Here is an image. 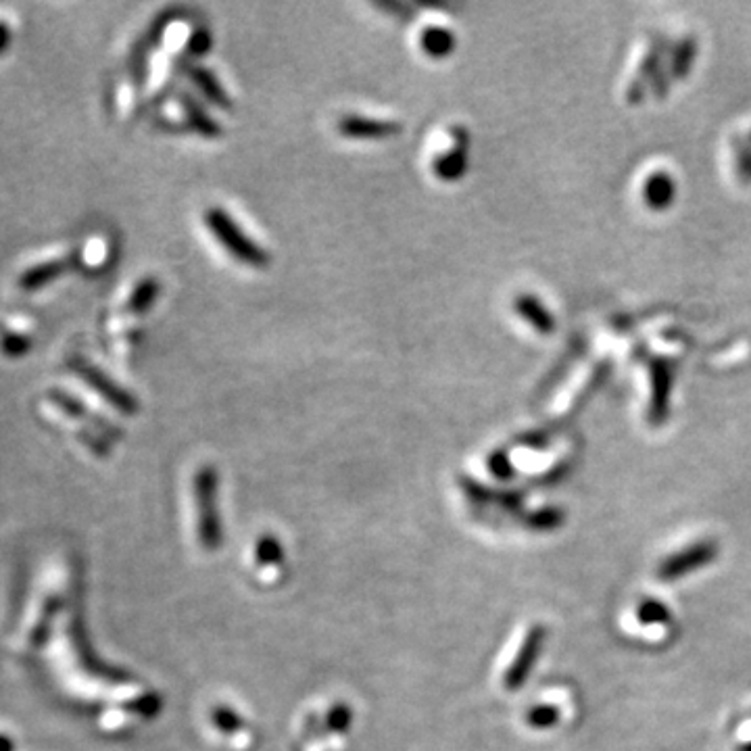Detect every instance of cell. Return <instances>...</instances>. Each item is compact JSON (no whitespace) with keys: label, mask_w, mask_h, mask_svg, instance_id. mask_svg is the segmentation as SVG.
Masks as SVG:
<instances>
[{"label":"cell","mask_w":751,"mask_h":751,"mask_svg":"<svg viewBox=\"0 0 751 751\" xmlns=\"http://www.w3.org/2000/svg\"><path fill=\"white\" fill-rule=\"evenodd\" d=\"M159 290H161L159 280H155V278L142 280V282L136 286V290L132 293V297H130V311H134V313H142V311H147L149 307H153V303H155L157 297H159Z\"/></svg>","instance_id":"cell-8"},{"label":"cell","mask_w":751,"mask_h":751,"mask_svg":"<svg viewBox=\"0 0 751 751\" xmlns=\"http://www.w3.org/2000/svg\"><path fill=\"white\" fill-rule=\"evenodd\" d=\"M714 555V547L712 545H695L691 549H687L685 553H678L674 557H670L668 562L662 564V570H660V576L662 578H676V576H683L687 572H691L697 564H706L712 560Z\"/></svg>","instance_id":"cell-4"},{"label":"cell","mask_w":751,"mask_h":751,"mask_svg":"<svg viewBox=\"0 0 751 751\" xmlns=\"http://www.w3.org/2000/svg\"><path fill=\"white\" fill-rule=\"evenodd\" d=\"M188 78H190L192 84H195L201 90V94L205 96L209 103L217 105L220 109H226V111L232 109V101H230L228 92L222 88L220 82H217V78L211 74L209 69H205L201 65H190L188 67Z\"/></svg>","instance_id":"cell-5"},{"label":"cell","mask_w":751,"mask_h":751,"mask_svg":"<svg viewBox=\"0 0 751 751\" xmlns=\"http://www.w3.org/2000/svg\"><path fill=\"white\" fill-rule=\"evenodd\" d=\"M457 144L455 149L443 157L434 161V174L441 180H457L466 172V149H468V138L464 130H457L455 134Z\"/></svg>","instance_id":"cell-6"},{"label":"cell","mask_w":751,"mask_h":751,"mask_svg":"<svg viewBox=\"0 0 751 751\" xmlns=\"http://www.w3.org/2000/svg\"><path fill=\"white\" fill-rule=\"evenodd\" d=\"M205 224L211 230V234L220 240V245L240 263L251 265V268H265L270 265V253L265 251L253 238L245 234L232 217L220 207H211L205 213Z\"/></svg>","instance_id":"cell-1"},{"label":"cell","mask_w":751,"mask_h":751,"mask_svg":"<svg viewBox=\"0 0 751 751\" xmlns=\"http://www.w3.org/2000/svg\"><path fill=\"white\" fill-rule=\"evenodd\" d=\"M420 46L430 59H445L453 53L455 36L447 28L428 26L420 36Z\"/></svg>","instance_id":"cell-7"},{"label":"cell","mask_w":751,"mask_h":751,"mask_svg":"<svg viewBox=\"0 0 751 751\" xmlns=\"http://www.w3.org/2000/svg\"><path fill=\"white\" fill-rule=\"evenodd\" d=\"M403 126L391 119H374L361 115H345L338 121V132L351 140H386L397 138Z\"/></svg>","instance_id":"cell-2"},{"label":"cell","mask_w":751,"mask_h":751,"mask_svg":"<svg viewBox=\"0 0 751 751\" xmlns=\"http://www.w3.org/2000/svg\"><path fill=\"white\" fill-rule=\"evenodd\" d=\"M211 46V36L207 30H197L188 40V51L190 55H205Z\"/></svg>","instance_id":"cell-9"},{"label":"cell","mask_w":751,"mask_h":751,"mask_svg":"<svg viewBox=\"0 0 751 751\" xmlns=\"http://www.w3.org/2000/svg\"><path fill=\"white\" fill-rule=\"evenodd\" d=\"M178 99H180V107L186 113V119H188V124H190L192 130L201 134L203 138H220L222 136V126L209 117L207 109L195 99V96H192L190 92H182Z\"/></svg>","instance_id":"cell-3"}]
</instances>
